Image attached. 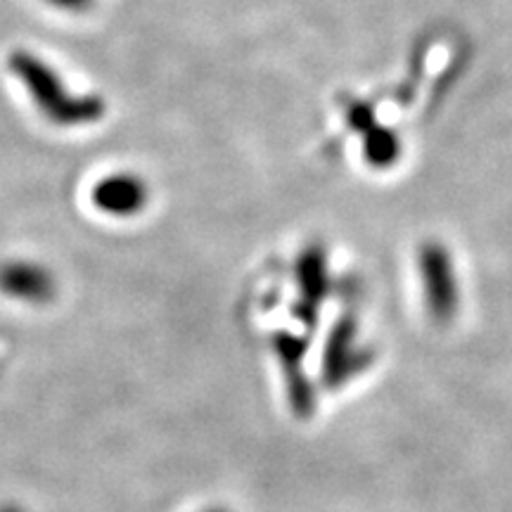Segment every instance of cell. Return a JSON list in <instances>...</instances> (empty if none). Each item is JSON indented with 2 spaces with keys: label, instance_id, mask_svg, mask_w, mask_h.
<instances>
[{
  "label": "cell",
  "instance_id": "obj_1",
  "mask_svg": "<svg viewBox=\"0 0 512 512\" xmlns=\"http://www.w3.org/2000/svg\"><path fill=\"white\" fill-rule=\"evenodd\" d=\"M5 64L12 79L22 86L29 105L50 126L74 131L105 119L107 102L102 95L74 88L46 55L29 48H15L10 50Z\"/></svg>",
  "mask_w": 512,
  "mask_h": 512
},
{
  "label": "cell",
  "instance_id": "obj_2",
  "mask_svg": "<svg viewBox=\"0 0 512 512\" xmlns=\"http://www.w3.org/2000/svg\"><path fill=\"white\" fill-rule=\"evenodd\" d=\"M418 268L430 316L446 323L458 313L460 285L451 254L441 242H425L418 252Z\"/></svg>",
  "mask_w": 512,
  "mask_h": 512
},
{
  "label": "cell",
  "instance_id": "obj_3",
  "mask_svg": "<svg viewBox=\"0 0 512 512\" xmlns=\"http://www.w3.org/2000/svg\"><path fill=\"white\" fill-rule=\"evenodd\" d=\"M91 197L93 209L102 216H110V219H136L143 211L150 207L152 202V190L150 183L136 171L117 169L110 174L100 176L98 181L91 185Z\"/></svg>",
  "mask_w": 512,
  "mask_h": 512
},
{
  "label": "cell",
  "instance_id": "obj_4",
  "mask_svg": "<svg viewBox=\"0 0 512 512\" xmlns=\"http://www.w3.org/2000/svg\"><path fill=\"white\" fill-rule=\"evenodd\" d=\"M373 363V349L358 344V323L354 316H339L332 325L323 354V384L328 389L344 387L351 377Z\"/></svg>",
  "mask_w": 512,
  "mask_h": 512
},
{
  "label": "cell",
  "instance_id": "obj_5",
  "mask_svg": "<svg viewBox=\"0 0 512 512\" xmlns=\"http://www.w3.org/2000/svg\"><path fill=\"white\" fill-rule=\"evenodd\" d=\"M271 349L278 358L280 370H283L292 413L299 420H309L316 411V389H313V382L309 380L304 366L309 342H306V337L294 335L290 330H280L271 337Z\"/></svg>",
  "mask_w": 512,
  "mask_h": 512
},
{
  "label": "cell",
  "instance_id": "obj_6",
  "mask_svg": "<svg viewBox=\"0 0 512 512\" xmlns=\"http://www.w3.org/2000/svg\"><path fill=\"white\" fill-rule=\"evenodd\" d=\"M0 294L29 306H46L57 297V278L46 264L34 259L0 261Z\"/></svg>",
  "mask_w": 512,
  "mask_h": 512
},
{
  "label": "cell",
  "instance_id": "obj_7",
  "mask_svg": "<svg viewBox=\"0 0 512 512\" xmlns=\"http://www.w3.org/2000/svg\"><path fill=\"white\" fill-rule=\"evenodd\" d=\"M294 280H297L299 302L318 309L320 302L330 294L332 278H330V264L328 252L323 245H309L302 249L294 264Z\"/></svg>",
  "mask_w": 512,
  "mask_h": 512
},
{
  "label": "cell",
  "instance_id": "obj_8",
  "mask_svg": "<svg viewBox=\"0 0 512 512\" xmlns=\"http://www.w3.org/2000/svg\"><path fill=\"white\" fill-rule=\"evenodd\" d=\"M363 140V159L373 166V169H392L401 159L403 143L401 136L394 128L375 124L361 136Z\"/></svg>",
  "mask_w": 512,
  "mask_h": 512
},
{
  "label": "cell",
  "instance_id": "obj_9",
  "mask_svg": "<svg viewBox=\"0 0 512 512\" xmlns=\"http://www.w3.org/2000/svg\"><path fill=\"white\" fill-rule=\"evenodd\" d=\"M347 124H349V128H354L358 136H363L368 128H373L377 124L375 110L368 105V102H363V100L351 102L349 110H347Z\"/></svg>",
  "mask_w": 512,
  "mask_h": 512
},
{
  "label": "cell",
  "instance_id": "obj_10",
  "mask_svg": "<svg viewBox=\"0 0 512 512\" xmlns=\"http://www.w3.org/2000/svg\"><path fill=\"white\" fill-rule=\"evenodd\" d=\"M48 8L57 12H64V15H83L95 5V0H43Z\"/></svg>",
  "mask_w": 512,
  "mask_h": 512
},
{
  "label": "cell",
  "instance_id": "obj_11",
  "mask_svg": "<svg viewBox=\"0 0 512 512\" xmlns=\"http://www.w3.org/2000/svg\"><path fill=\"white\" fill-rule=\"evenodd\" d=\"M0 512H27L22 508V505H17V503H3L0 505Z\"/></svg>",
  "mask_w": 512,
  "mask_h": 512
},
{
  "label": "cell",
  "instance_id": "obj_12",
  "mask_svg": "<svg viewBox=\"0 0 512 512\" xmlns=\"http://www.w3.org/2000/svg\"><path fill=\"white\" fill-rule=\"evenodd\" d=\"M202 512H230V510H226V508H207V510H202Z\"/></svg>",
  "mask_w": 512,
  "mask_h": 512
}]
</instances>
